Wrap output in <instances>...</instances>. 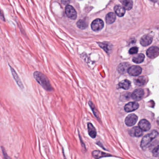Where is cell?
I'll use <instances>...</instances> for the list:
<instances>
[{"instance_id": "obj_23", "label": "cell", "mask_w": 159, "mask_h": 159, "mask_svg": "<svg viewBox=\"0 0 159 159\" xmlns=\"http://www.w3.org/2000/svg\"><path fill=\"white\" fill-rule=\"evenodd\" d=\"M89 105H90V107H91V108H92V110H93V113L94 114L96 118L98 119H100V113H99V112H98V110L96 109V108H95V107L94 105L93 104V102H92L91 101L89 102Z\"/></svg>"}, {"instance_id": "obj_15", "label": "cell", "mask_w": 159, "mask_h": 159, "mask_svg": "<svg viewBox=\"0 0 159 159\" xmlns=\"http://www.w3.org/2000/svg\"><path fill=\"white\" fill-rule=\"evenodd\" d=\"M129 67H130V64L129 63H123L119 65L117 68V70L120 73L124 74L127 72Z\"/></svg>"}, {"instance_id": "obj_1", "label": "cell", "mask_w": 159, "mask_h": 159, "mask_svg": "<svg viewBox=\"0 0 159 159\" xmlns=\"http://www.w3.org/2000/svg\"><path fill=\"white\" fill-rule=\"evenodd\" d=\"M33 77L36 82L46 91L48 92H52L53 90L49 80H48L47 77L41 72H38V71L34 72L33 73Z\"/></svg>"}, {"instance_id": "obj_18", "label": "cell", "mask_w": 159, "mask_h": 159, "mask_svg": "<svg viewBox=\"0 0 159 159\" xmlns=\"http://www.w3.org/2000/svg\"><path fill=\"white\" fill-rule=\"evenodd\" d=\"M114 9L116 14L119 17L124 16L126 12L125 8L120 5H116L115 6Z\"/></svg>"}, {"instance_id": "obj_10", "label": "cell", "mask_w": 159, "mask_h": 159, "mask_svg": "<svg viewBox=\"0 0 159 159\" xmlns=\"http://www.w3.org/2000/svg\"><path fill=\"white\" fill-rule=\"evenodd\" d=\"M138 125H139V127L142 131H145V132L149 131L151 127V124L149 123V121L145 119H142L140 121Z\"/></svg>"}, {"instance_id": "obj_30", "label": "cell", "mask_w": 159, "mask_h": 159, "mask_svg": "<svg viewBox=\"0 0 159 159\" xmlns=\"http://www.w3.org/2000/svg\"><path fill=\"white\" fill-rule=\"evenodd\" d=\"M0 18H1L2 20L3 21H5V17H4V15L2 13V11L0 9Z\"/></svg>"}, {"instance_id": "obj_31", "label": "cell", "mask_w": 159, "mask_h": 159, "mask_svg": "<svg viewBox=\"0 0 159 159\" xmlns=\"http://www.w3.org/2000/svg\"><path fill=\"white\" fill-rule=\"evenodd\" d=\"M150 1L154 2H157V0H150Z\"/></svg>"}, {"instance_id": "obj_2", "label": "cell", "mask_w": 159, "mask_h": 159, "mask_svg": "<svg viewBox=\"0 0 159 159\" xmlns=\"http://www.w3.org/2000/svg\"><path fill=\"white\" fill-rule=\"evenodd\" d=\"M158 136V132L156 130H153L149 134L145 135L141 140L140 143V147L142 149H144L149 145L153 140Z\"/></svg>"}, {"instance_id": "obj_7", "label": "cell", "mask_w": 159, "mask_h": 159, "mask_svg": "<svg viewBox=\"0 0 159 159\" xmlns=\"http://www.w3.org/2000/svg\"><path fill=\"white\" fill-rule=\"evenodd\" d=\"M159 54V49L158 47L152 46L147 51V55L150 59H154Z\"/></svg>"}, {"instance_id": "obj_13", "label": "cell", "mask_w": 159, "mask_h": 159, "mask_svg": "<svg viewBox=\"0 0 159 159\" xmlns=\"http://www.w3.org/2000/svg\"><path fill=\"white\" fill-rule=\"evenodd\" d=\"M152 41L153 38L152 36L149 35H145L140 40V43L143 46H147L152 43Z\"/></svg>"}, {"instance_id": "obj_4", "label": "cell", "mask_w": 159, "mask_h": 159, "mask_svg": "<svg viewBox=\"0 0 159 159\" xmlns=\"http://www.w3.org/2000/svg\"><path fill=\"white\" fill-rule=\"evenodd\" d=\"M138 120V117L135 114H130L126 117L125 124L128 127H132L136 124Z\"/></svg>"}, {"instance_id": "obj_29", "label": "cell", "mask_w": 159, "mask_h": 159, "mask_svg": "<svg viewBox=\"0 0 159 159\" xmlns=\"http://www.w3.org/2000/svg\"><path fill=\"white\" fill-rule=\"evenodd\" d=\"M71 1V0H61V2L63 5H68Z\"/></svg>"}, {"instance_id": "obj_11", "label": "cell", "mask_w": 159, "mask_h": 159, "mask_svg": "<svg viewBox=\"0 0 159 159\" xmlns=\"http://www.w3.org/2000/svg\"><path fill=\"white\" fill-rule=\"evenodd\" d=\"M10 70H11V73H12V76H13V77L14 79L15 80L16 83H17V84L18 85V86H19V87L21 89H23L24 88L23 84H22V82L21 81V80L19 77L18 76L17 73L15 72V70L12 67L10 66Z\"/></svg>"}, {"instance_id": "obj_16", "label": "cell", "mask_w": 159, "mask_h": 159, "mask_svg": "<svg viewBox=\"0 0 159 159\" xmlns=\"http://www.w3.org/2000/svg\"><path fill=\"white\" fill-rule=\"evenodd\" d=\"M88 131L89 135H90L91 138H95L97 135V131L91 123H88L87 124Z\"/></svg>"}, {"instance_id": "obj_20", "label": "cell", "mask_w": 159, "mask_h": 159, "mask_svg": "<svg viewBox=\"0 0 159 159\" xmlns=\"http://www.w3.org/2000/svg\"><path fill=\"white\" fill-rule=\"evenodd\" d=\"M115 20H116V15L113 12L109 13L106 16V21L107 24H112L115 22Z\"/></svg>"}, {"instance_id": "obj_12", "label": "cell", "mask_w": 159, "mask_h": 159, "mask_svg": "<svg viewBox=\"0 0 159 159\" xmlns=\"http://www.w3.org/2000/svg\"><path fill=\"white\" fill-rule=\"evenodd\" d=\"M148 82V78L147 77L141 76L136 78L134 80V84L138 86H142L147 83Z\"/></svg>"}, {"instance_id": "obj_9", "label": "cell", "mask_w": 159, "mask_h": 159, "mask_svg": "<svg viewBox=\"0 0 159 159\" xmlns=\"http://www.w3.org/2000/svg\"><path fill=\"white\" fill-rule=\"evenodd\" d=\"M139 107V104L137 102H129V103L126 105V106L124 107V109H125L126 112L129 113V112L135 111V110L138 109Z\"/></svg>"}, {"instance_id": "obj_21", "label": "cell", "mask_w": 159, "mask_h": 159, "mask_svg": "<svg viewBox=\"0 0 159 159\" xmlns=\"http://www.w3.org/2000/svg\"><path fill=\"white\" fill-rule=\"evenodd\" d=\"M122 3L125 9L129 10L132 9L133 6V2L132 0H120Z\"/></svg>"}, {"instance_id": "obj_14", "label": "cell", "mask_w": 159, "mask_h": 159, "mask_svg": "<svg viewBox=\"0 0 159 159\" xmlns=\"http://www.w3.org/2000/svg\"><path fill=\"white\" fill-rule=\"evenodd\" d=\"M129 134L133 137H140L142 135V130L139 127H135L129 131Z\"/></svg>"}, {"instance_id": "obj_8", "label": "cell", "mask_w": 159, "mask_h": 159, "mask_svg": "<svg viewBox=\"0 0 159 159\" xmlns=\"http://www.w3.org/2000/svg\"><path fill=\"white\" fill-rule=\"evenodd\" d=\"M144 91L142 89H137L134 90L131 94V98L135 101H139L143 98Z\"/></svg>"}, {"instance_id": "obj_6", "label": "cell", "mask_w": 159, "mask_h": 159, "mask_svg": "<svg viewBox=\"0 0 159 159\" xmlns=\"http://www.w3.org/2000/svg\"><path fill=\"white\" fill-rule=\"evenodd\" d=\"M104 23L103 21L100 19L95 20L92 22L91 27L93 31H98L101 30L103 28Z\"/></svg>"}, {"instance_id": "obj_25", "label": "cell", "mask_w": 159, "mask_h": 159, "mask_svg": "<svg viewBox=\"0 0 159 159\" xmlns=\"http://www.w3.org/2000/svg\"><path fill=\"white\" fill-rule=\"evenodd\" d=\"M99 45H100V46L104 50L106 51L107 52H108L109 50H110V48H109V46H108L107 44H105V43H99Z\"/></svg>"}, {"instance_id": "obj_19", "label": "cell", "mask_w": 159, "mask_h": 159, "mask_svg": "<svg viewBox=\"0 0 159 159\" xmlns=\"http://www.w3.org/2000/svg\"><path fill=\"white\" fill-rule=\"evenodd\" d=\"M92 155H93V158H95V159H99V158H103V157L111 156L110 154L105 153L101 152V151H98V150L94 151L92 153Z\"/></svg>"}, {"instance_id": "obj_17", "label": "cell", "mask_w": 159, "mask_h": 159, "mask_svg": "<svg viewBox=\"0 0 159 159\" xmlns=\"http://www.w3.org/2000/svg\"><path fill=\"white\" fill-rule=\"evenodd\" d=\"M131 83L127 80H124L119 83L118 85V88H122L124 90H128L131 86Z\"/></svg>"}, {"instance_id": "obj_22", "label": "cell", "mask_w": 159, "mask_h": 159, "mask_svg": "<svg viewBox=\"0 0 159 159\" xmlns=\"http://www.w3.org/2000/svg\"><path fill=\"white\" fill-rule=\"evenodd\" d=\"M145 59V56L143 54H139L133 59V61L136 63H140L143 62Z\"/></svg>"}, {"instance_id": "obj_28", "label": "cell", "mask_w": 159, "mask_h": 159, "mask_svg": "<svg viewBox=\"0 0 159 159\" xmlns=\"http://www.w3.org/2000/svg\"><path fill=\"white\" fill-rule=\"evenodd\" d=\"M2 154H3L4 158H6V159L10 158L8 157V155L7 154V153H6V151H5V149H4V147H2Z\"/></svg>"}, {"instance_id": "obj_3", "label": "cell", "mask_w": 159, "mask_h": 159, "mask_svg": "<svg viewBox=\"0 0 159 159\" xmlns=\"http://www.w3.org/2000/svg\"><path fill=\"white\" fill-rule=\"evenodd\" d=\"M65 11H66V15L68 18L72 20H75L77 18V12L74 8L71 5H67Z\"/></svg>"}, {"instance_id": "obj_5", "label": "cell", "mask_w": 159, "mask_h": 159, "mask_svg": "<svg viewBox=\"0 0 159 159\" xmlns=\"http://www.w3.org/2000/svg\"><path fill=\"white\" fill-rule=\"evenodd\" d=\"M142 69L139 66H134L129 67L127 69V72L130 75L133 76H137L140 75L142 73Z\"/></svg>"}, {"instance_id": "obj_27", "label": "cell", "mask_w": 159, "mask_h": 159, "mask_svg": "<svg viewBox=\"0 0 159 159\" xmlns=\"http://www.w3.org/2000/svg\"><path fill=\"white\" fill-rule=\"evenodd\" d=\"M153 154L154 157H158L159 156V146L157 145L153 150Z\"/></svg>"}, {"instance_id": "obj_24", "label": "cell", "mask_w": 159, "mask_h": 159, "mask_svg": "<svg viewBox=\"0 0 159 159\" xmlns=\"http://www.w3.org/2000/svg\"><path fill=\"white\" fill-rule=\"evenodd\" d=\"M77 26L80 29H85L87 27L86 22L85 20H80L78 21L77 23Z\"/></svg>"}, {"instance_id": "obj_26", "label": "cell", "mask_w": 159, "mask_h": 159, "mask_svg": "<svg viewBox=\"0 0 159 159\" xmlns=\"http://www.w3.org/2000/svg\"><path fill=\"white\" fill-rule=\"evenodd\" d=\"M138 52V48L136 47H134L131 48L129 51V53L130 54L133 55L137 53Z\"/></svg>"}]
</instances>
